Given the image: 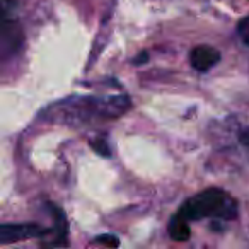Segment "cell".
I'll list each match as a JSON object with an SVG mask.
<instances>
[{"mask_svg": "<svg viewBox=\"0 0 249 249\" xmlns=\"http://www.w3.org/2000/svg\"><path fill=\"white\" fill-rule=\"evenodd\" d=\"M178 215L188 222L201 220V218H215V220H232L237 217V201L220 188H207L195 196L188 198L181 205Z\"/></svg>", "mask_w": 249, "mask_h": 249, "instance_id": "6da1fadb", "label": "cell"}, {"mask_svg": "<svg viewBox=\"0 0 249 249\" xmlns=\"http://www.w3.org/2000/svg\"><path fill=\"white\" fill-rule=\"evenodd\" d=\"M130 107L126 96L114 97H79L77 101H65L53 109L58 114H65L63 121H89L94 118H116Z\"/></svg>", "mask_w": 249, "mask_h": 249, "instance_id": "7a4b0ae2", "label": "cell"}, {"mask_svg": "<svg viewBox=\"0 0 249 249\" xmlns=\"http://www.w3.org/2000/svg\"><path fill=\"white\" fill-rule=\"evenodd\" d=\"M50 234V229H45L38 224H2L0 225V242L11 244V242L26 241L33 237H43Z\"/></svg>", "mask_w": 249, "mask_h": 249, "instance_id": "3957f363", "label": "cell"}, {"mask_svg": "<svg viewBox=\"0 0 249 249\" xmlns=\"http://www.w3.org/2000/svg\"><path fill=\"white\" fill-rule=\"evenodd\" d=\"M220 62V52L213 46L198 45L190 52V63L198 72H208Z\"/></svg>", "mask_w": 249, "mask_h": 249, "instance_id": "277c9868", "label": "cell"}, {"mask_svg": "<svg viewBox=\"0 0 249 249\" xmlns=\"http://www.w3.org/2000/svg\"><path fill=\"white\" fill-rule=\"evenodd\" d=\"M167 232H169L171 239L173 241H178V242H184L190 239L191 235V231H190V225H188V220L179 215H174L171 218L169 225H167Z\"/></svg>", "mask_w": 249, "mask_h": 249, "instance_id": "5b68a950", "label": "cell"}, {"mask_svg": "<svg viewBox=\"0 0 249 249\" xmlns=\"http://www.w3.org/2000/svg\"><path fill=\"white\" fill-rule=\"evenodd\" d=\"M48 210H50V213H52L53 220L56 222V225H55V234H56V237H60L62 244H67L65 235H67V229H69V225H67L65 215H63V212L60 210V208L56 207V205H52V203H48Z\"/></svg>", "mask_w": 249, "mask_h": 249, "instance_id": "8992f818", "label": "cell"}, {"mask_svg": "<svg viewBox=\"0 0 249 249\" xmlns=\"http://www.w3.org/2000/svg\"><path fill=\"white\" fill-rule=\"evenodd\" d=\"M237 35L239 38H241V41L244 43V45L249 46V16L244 19H241L237 24Z\"/></svg>", "mask_w": 249, "mask_h": 249, "instance_id": "52a82bcc", "label": "cell"}, {"mask_svg": "<svg viewBox=\"0 0 249 249\" xmlns=\"http://www.w3.org/2000/svg\"><path fill=\"white\" fill-rule=\"evenodd\" d=\"M96 242H99V244H104V246H111V248H118V246H120V239H118L116 235H113V234L97 235Z\"/></svg>", "mask_w": 249, "mask_h": 249, "instance_id": "ba28073f", "label": "cell"}, {"mask_svg": "<svg viewBox=\"0 0 249 249\" xmlns=\"http://www.w3.org/2000/svg\"><path fill=\"white\" fill-rule=\"evenodd\" d=\"M90 147H92L96 152H99L101 156H104V157H107V156H111L109 154V147L106 145V142L104 140H101V139H94V140H90Z\"/></svg>", "mask_w": 249, "mask_h": 249, "instance_id": "9c48e42d", "label": "cell"}, {"mask_svg": "<svg viewBox=\"0 0 249 249\" xmlns=\"http://www.w3.org/2000/svg\"><path fill=\"white\" fill-rule=\"evenodd\" d=\"M239 142L249 150V128L241 130V133H239Z\"/></svg>", "mask_w": 249, "mask_h": 249, "instance_id": "30bf717a", "label": "cell"}, {"mask_svg": "<svg viewBox=\"0 0 249 249\" xmlns=\"http://www.w3.org/2000/svg\"><path fill=\"white\" fill-rule=\"evenodd\" d=\"M147 56H149V55H147L145 52H143V53H140V55L135 58V63H139V65H140V63H145V62H147Z\"/></svg>", "mask_w": 249, "mask_h": 249, "instance_id": "8fae6325", "label": "cell"}]
</instances>
